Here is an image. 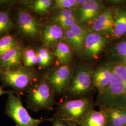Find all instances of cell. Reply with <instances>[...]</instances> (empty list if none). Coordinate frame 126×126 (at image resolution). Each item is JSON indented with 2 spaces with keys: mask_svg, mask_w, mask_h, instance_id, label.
Listing matches in <instances>:
<instances>
[{
  "mask_svg": "<svg viewBox=\"0 0 126 126\" xmlns=\"http://www.w3.org/2000/svg\"><path fill=\"white\" fill-rule=\"evenodd\" d=\"M91 98L86 96L66 99L57 104L54 116L71 126H80L87 114L94 109Z\"/></svg>",
  "mask_w": 126,
  "mask_h": 126,
  "instance_id": "obj_1",
  "label": "cell"
},
{
  "mask_svg": "<svg viewBox=\"0 0 126 126\" xmlns=\"http://www.w3.org/2000/svg\"><path fill=\"white\" fill-rule=\"evenodd\" d=\"M26 93L28 108L33 112L52 111L57 105L54 91L45 77L36 80Z\"/></svg>",
  "mask_w": 126,
  "mask_h": 126,
  "instance_id": "obj_2",
  "label": "cell"
},
{
  "mask_svg": "<svg viewBox=\"0 0 126 126\" xmlns=\"http://www.w3.org/2000/svg\"><path fill=\"white\" fill-rule=\"evenodd\" d=\"M36 79L35 72L23 65L8 70H0V81L3 86L10 87L20 93H26Z\"/></svg>",
  "mask_w": 126,
  "mask_h": 126,
  "instance_id": "obj_3",
  "label": "cell"
},
{
  "mask_svg": "<svg viewBox=\"0 0 126 126\" xmlns=\"http://www.w3.org/2000/svg\"><path fill=\"white\" fill-rule=\"evenodd\" d=\"M93 73L92 68L86 66L79 67L73 72L65 94L68 99H76L86 97L88 94L94 88Z\"/></svg>",
  "mask_w": 126,
  "mask_h": 126,
  "instance_id": "obj_4",
  "label": "cell"
},
{
  "mask_svg": "<svg viewBox=\"0 0 126 126\" xmlns=\"http://www.w3.org/2000/svg\"><path fill=\"white\" fill-rule=\"evenodd\" d=\"M6 106V114L12 119L18 126H39L48 119H34L30 115L23 106L19 95L9 91Z\"/></svg>",
  "mask_w": 126,
  "mask_h": 126,
  "instance_id": "obj_5",
  "label": "cell"
},
{
  "mask_svg": "<svg viewBox=\"0 0 126 126\" xmlns=\"http://www.w3.org/2000/svg\"><path fill=\"white\" fill-rule=\"evenodd\" d=\"M16 27L20 35L29 40L41 35L40 24L37 19L26 9H18L16 16Z\"/></svg>",
  "mask_w": 126,
  "mask_h": 126,
  "instance_id": "obj_6",
  "label": "cell"
},
{
  "mask_svg": "<svg viewBox=\"0 0 126 126\" xmlns=\"http://www.w3.org/2000/svg\"><path fill=\"white\" fill-rule=\"evenodd\" d=\"M72 68L68 64H63L55 68L44 77L48 81L56 96L65 95L73 74Z\"/></svg>",
  "mask_w": 126,
  "mask_h": 126,
  "instance_id": "obj_7",
  "label": "cell"
},
{
  "mask_svg": "<svg viewBox=\"0 0 126 126\" xmlns=\"http://www.w3.org/2000/svg\"><path fill=\"white\" fill-rule=\"evenodd\" d=\"M107 44L108 40L103 36L94 32H91L86 36L81 51L87 59H97Z\"/></svg>",
  "mask_w": 126,
  "mask_h": 126,
  "instance_id": "obj_8",
  "label": "cell"
},
{
  "mask_svg": "<svg viewBox=\"0 0 126 126\" xmlns=\"http://www.w3.org/2000/svg\"><path fill=\"white\" fill-rule=\"evenodd\" d=\"M104 5L99 0H89L80 6L77 11L76 17L80 23L94 21L103 11Z\"/></svg>",
  "mask_w": 126,
  "mask_h": 126,
  "instance_id": "obj_9",
  "label": "cell"
},
{
  "mask_svg": "<svg viewBox=\"0 0 126 126\" xmlns=\"http://www.w3.org/2000/svg\"><path fill=\"white\" fill-rule=\"evenodd\" d=\"M64 30L59 25L52 23L46 25L42 30L41 40L44 46L55 48L64 37Z\"/></svg>",
  "mask_w": 126,
  "mask_h": 126,
  "instance_id": "obj_10",
  "label": "cell"
},
{
  "mask_svg": "<svg viewBox=\"0 0 126 126\" xmlns=\"http://www.w3.org/2000/svg\"><path fill=\"white\" fill-rule=\"evenodd\" d=\"M114 22V16L111 9H105L95 19L92 24L93 32L102 36L112 34Z\"/></svg>",
  "mask_w": 126,
  "mask_h": 126,
  "instance_id": "obj_11",
  "label": "cell"
},
{
  "mask_svg": "<svg viewBox=\"0 0 126 126\" xmlns=\"http://www.w3.org/2000/svg\"><path fill=\"white\" fill-rule=\"evenodd\" d=\"M23 46L9 50L0 55V70H8L23 65Z\"/></svg>",
  "mask_w": 126,
  "mask_h": 126,
  "instance_id": "obj_12",
  "label": "cell"
},
{
  "mask_svg": "<svg viewBox=\"0 0 126 126\" xmlns=\"http://www.w3.org/2000/svg\"><path fill=\"white\" fill-rule=\"evenodd\" d=\"M113 72L110 64H107L98 68L93 73V82L94 88L98 94L103 92L111 83Z\"/></svg>",
  "mask_w": 126,
  "mask_h": 126,
  "instance_id": "obj_13",
  "label": "cell"
},
{
  "mask_svg": "<svg viewBox=\"0 0 126 126\" xmlns=\"http://www.w3.org/2000/svg\"><path fill=\"white\" fill-rule=\"evenodd\" d=\"M100 109L106 113L108 126H126V107Z\"/></svg>",
  "mask_w": 126,
  "mask_h": 126,
  "instance_id": "obj_14",
  "label": "cell"
},
{
  "mask_svg": "<svg viewBox=\"0 0 126 126\" xmlns=\"http://www.w3.org/2000/svg\"><path fill=\"white\" fill-rule=\"evenodd\" d=\"M53 55L57 62L60 65L68 64L73 57L72 48L65 41H60L54 48Z\"/></svg>",
  "mask_w": 126,
  "mask_h": 126,
  "instance_id": "obj_15",
  "label": "cell"
},
{
  "mask_svg": "<svg viewBox=\"0 0 126 126\" xmlns=\"http://www.w3.org/2000/svg\"><path fill=\"white\" fill-rule=\"evenodd\" d=\"M80 126H108L106 113L102 109H94L87 114Z\"/></svg>",
  "mask_w": 126,
  "mask_h": 126,
  "instance_id": "obj_16",
  "label": "cell"
},
{
  "mask_svg": "<svg viewBox=\"0 0 126 126\" xmlns=\"http://www.w3.org/2000/svg\"><path fill=\"white\" fill-rule=\"evenodd\" d=\"M24 5L33 12L40 15L47 13L53 3L51 0H36L23 1Z\"/></svg>",
  "mask_w": 126,
  "mask_h": 126,
  "instance_id": "obj_17",
  "label": "cell"
},
{
  "mask_svg": "<svg viewBox=\"0 0 126 126\" xmlns=\"http://www.w3.org/2000/svg\"><path fill=\"white\" fill-rule=\"evenodd\" d=\"M114 16L112 34L115 37H121L126 33V13L119 12Z\"/></svg>",
  "mask_w": 126,
  "mask_h": 126,
  "instance_id": "obj_18",
  "label": "cell"
},
{
  "mask_svg": "<svg viewBox=\"0 0 126 126\" xmlns=\"http://www.w3.org/2000/svg\"><path fill=\"white\" fill-rule=\"evenodd\" d=\"M23 46L21 41L16 36L8 34L0 38V55L14 48Z\"/></svg>",
  "mask_w": 126,
  "mask_h": 126,
  "instance_id": "obj_19",
  "label": "cell"
},
{
  "mask_svg": "<svg viewBox=\"0 0 126 126\" xmlns=\"http://www.w3.org/2000/svg\"><path fill=\"white\" fill-rule=\"evenodd\" d=\"M36 56L37 64L41 68L45 69L51 64L54 55L48 48L44 46L36 50Z\"/></svg>",
  "mask_w": 126,
  "mask_h": 126,
  "instance_id": "obj_20",
  "label": "cell"
},
{
  "mask_svg": "<svg viewBox=\"0 0 126 126\" xmlns=\"http://www.w3.org/2000/svg\"><path fill=\"white\" fill-rule=\"evenodd\" d=\"M14 24L8 11H0V38L9 34Z\"/></svg>",
  "mask_w": 126,
  "mask_h": 126,
  "instance_id": "obj_21",
  "label": "cell"
},
{
  "mask_svg": "<svg viewBox=\"0 0 126 126\" xmlns=\"http://www.w3.org/2000/svg\"><path fill=\"white\" fill-rule=\"evenodd\" d=\"M23 65L31 69L37 64L36 50L32 47L24 48L23 53Z\"/></svg>",
  "mask_w": 126,
  "mask_h": 126,
  "instance_id": "obj_22",
  "label": "cell"
},
{
  "mask_svg": "<svg viewBox=\"0 0 126 126\" xmlns=\"http://www.w3.org/2000/svg\"><path fill=\"white\" fill-rule=\"evenodd\" d=\"M63 38L72 49L79 51L82 50L84 43L79 40L70 29L65 30Z\"/></svg>",
  "mask_w": 126,
  "mask_h": 126,
  "instance_id": "obj_23",
  "label": "cell"
},
{
  "mask_svg": "<svg viewBox=\"0 0 126 126\" xmlns=\"http://www.w3.org/2000/svg\"><path fill=\"white\" fill-rule=\"evenodd\" d=\"M53 7L55 9L60 10L78 9L76 0H57L54 1Z\"/></svg>",
  "mask_w": 126,
  "mask_h": 126,
  "instance_id": "obj_24",
  "label": "cell"
},
{
  "mask_svg": "<svg viewBox=\"0 0 126 126\" xmlns=\"http://www.w3.org/2000/svg\"><path fill=\"white\" fill-rule=\"evenodd\" d=\"M75 16H76V14L73 10L64 9L60 10L58 13L54 15L51 17V20L52 23H56L60 21Z\"/></svg>",
  "mask_w": 126,
  "mask_h": 126,
  "instance_id": "obj_25",
  "label": "cell"
},
{
  "mask_svg": "<svg viewBox=\"0 0 126 126\" xmlns=\"http://www.w3.org/2000/svg\"><path fill=\"white\" fill-rule=\"evenodd\" d=\"M69 29L79 40L83 43H84L86 36L88 34L86 32V28L78 23L73 25Z\"/></svg>",
  "mask_w": 126,
  "mask_h": 126,
  "instance_id": "obj_26",
  "label": "cell"
},
{
  "mask_svg": "<svg viewBox=\"0 0 126 126\" xmlns=\"http://www.w3.org/2000/svg\"><path fill=\"white\" fill-rule=\"evenodd\" d=\"M113 70L120 77L126 86V66L123 64L117 63L114 65L110 64Z\"/></svg>",
  "mask_w": 126,
  "mask_h": 126,
  "instance_id": "obj_27",
  "label": "cell"
},
{
  "mask_svg": "<svg viewBox=\"0 0 126 126\" xmlns=\"http://www.w3.org/2000/svg\"><path fill=\"white\" fill-rule=\"evenodd\" d=\"M78 23H79V21L77 18L76 16H75L60 21L56 24L59 25L63 30H65L69 29L73 25Z\"/></svg>",
  "mask_w": 126,
  "mask_h": 126,
  "instance_id": "obj_28",
  "label": "cell"
},
{
  "mask_svg": "<svg viewBox=\"0 0 126 126\" xmlns=\"http://www.w3.org/2000/svg\"><path fill=\"white\" fill-rule=\"evenodd\" d=\"M117 53L120 55L126 57V41L119 43L116 48Z\"/></svg>",
  "mask_w": 126,
  "mask_h": 126,
  "instance_id": "obj_29",
  "label": "cell"
},
{
  "mask_svg": "<svg viewBox=\"0 0 126 126\" xmlns=\"http://www.w3.org/2000/svg\"><path fill=\"white\" fill-rule=\"evenodd\" d=\"M50 119V122L52 123V126H71L55 116Z\"/></svg>",
  "mask_w": 126,
  "mask_h": 126,
  "instance_id": "obj_30",
  "label": "cell"
},
{
  "mask_svg": "<svg viewBox=\"0 0 126 126\" xmlns=\"http://www.w3.org/2000/svg\"><path fill=\"white\" fill-rule=\"evenodd\" d=\"M9 91H5L3 90L2 87L0 86V96L4 94H8L9 93Z\"/></svg>",
  "mask_w": 126,
  "mask_h": 126,
  "instance_id": "obj_31",
  "label": "cell"
},
{
  "mask_svg": "<svg viewBox=\"0 0 126 126\" xmlns=\"http://www.w3.org/2000/svg\"><path fill=\"white\" fill-rule=\"evenodd\" d=\"M125 58H126V57H125Z\"/></svg>",
  "mask_w": 126,
  "mask_h": 126,
  "instance_id": "obj_32",
  "label": "cell"
}]
</instances>
